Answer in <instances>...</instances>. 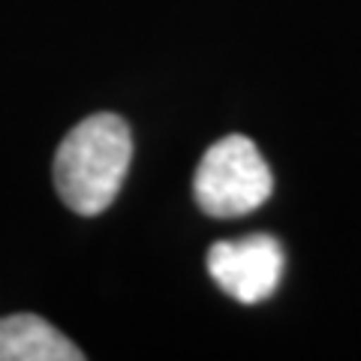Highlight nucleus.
Here are the masks:
<instances>
[{"instance_id":"nucleus-1","label":"nucleus","mask_w":361,"mask_h":361,"mask_svg":"<svg viewBox=\"0 0 361 361\" xmlns=\"http://www.w3.org/2000/svg\"><path fill=\"white\" fill-rule=\"evenodd\" d=\"M133 160V135L127 121L103 111L90 115L66 133L54 157V187L63 205L94 217L115 202Z\"/></svg>"},{"instance_id":"nucleus-2","label":"nucleus","mask_w":361,"mask_h":361,"mask_svg":"<svg viewBox=\"0 0 361 361\" xmlns=\"http://www.w3.org/2000/svg\"><path fill=\"white\" fill-rule=\"evenodd\" d=\"M271 169L247 135H226L211 145L193 175V196L199 208L220 220L256 211L271 199Z\"/></svg>"},{"instance_id":"nucleus-3","label":"nucleus","mask_w":361,"mask_h":361,"mask_svg":"<svg viewBox=\"0 0 361 361\" xmlns=\"http://www.w3.org/2000/svg\"><path fill=\"white\" fill-rule=\"evenodd\" d=\"M283 268V247L271 235L217 241L208 250V274L214 277V283L241 304H259L274 295Z\"/></svg>"},{"instance_id":"nucleus-4","label":"nucleus","mask_w":361,"mask_h":361,"mask_svg":"<svg viewBox=\"0 0 361 361\" xmlns=\"http://www.w3.org/2000/svg\"><path fill=\"white\" fill-rule=\"evenodd\" d=\"M85 353L33 313L0 319V361H82Z\"/></svg>"}]
</instances>
